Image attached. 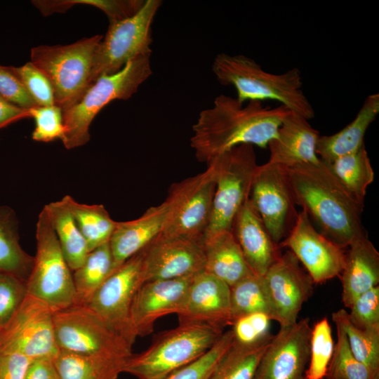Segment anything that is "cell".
I'll return each mask as SVG.
<instances>
[{
	"label": "cell",
	"instance_id": "obj_1",
	"mask_svg": "<svg viewBox=\"0 0 379 379\" xmlns=\"http://www.w3.org/2000/svg\"><path fill=\"white\" fill-rule=\"evenodd\" d=\"M244 103L221 94L211 107L200 112L190 138L199 161L208 164L241 145L267 147L290 112L283 105L270 107L260 101Z\"/></svg>",
	"mask_w": 379,
	"mask_h": 379
},
{
	"label": "cell",
	"instance_id": "obj_2",
	"mask_svg": "<svg viewBox=\"0 0 379 379\" xmlns=\"http://www.w3.org/2000/svg\"><path fill=\"white\" fill-rule=\"evenodd\" d=\"M296 205L320 228V232L342 248L366 235L361 223L364 204L340 182L320 159L285 168Z\"/></svg>",
	"mask_w": 379,
	"mask_h": 379
},
{
	"label": "cell",
	"instance_id": "obj_3",
	"mask_svg": "<svg viewBox=\"0 0 379 379\" xmlns=\"http://www.w3.org/2000/svg\"><path fill=\"white\" fill-rule=\"evenodd\" d=\"M212 71L219 83L235 88L241 102L274 100L308 120L315 116L302 91L301 73L296 67L274 74L264 70L252 58L222 53L215 58Z\"/></svg>",
	"mask_w": 379,
	"mask_h": 379
},
{
	"label": "cell",
	"instance_id": "obj_4",
	"mask_svg": "<svg viewBox=\"0 0 379 379\" xmlns=\"http://www.w3.org/2000/svg\"><path fill=\"white\" fill-rule=\"evenodd\" d=\"M223 330L196 323H179L160 333L141 353L128 359L124 372L138 379H162L204 354Z\"/></svg>",
	"mask_w": 379,
	"mask_h": 379
},
{
	"label": "cell",
	"instance_id": "obj_5",
	"mask_svg": "<svg viewBox=\"0 0 379 379\" xmlns=\"http://www.w3.org/2000/svg\"><path fill=\"white\" fill-rule=\"evenodd\" d=\"M150 55L138 56L119 72L98 78L80 100L62 111L64 147L72 149L88 142L89 128L100 111L114 100H128L152 74Z\"/></svg>",
	"mask_w": 379,
	"mask_h": 379
},
{
	"label": "cell",
	"instance_id": "obj_6",
	"mask_svg": "<svg viewBox=\"0 0 379 379\" xmlns=\"http://www.w3.org/2000/svg\"><path fill=\"white\" fill-rule=\"evenodd\" d=\"M102 38L97 34L68 45L32 48L30 62L49 79L55 105L62 111L76 104L91 86L95 54Z\"/></svg>",
	"mask_w": 379,
	"mask_h": 379
},
{
	"label": "cell",
	"instance_id": "obj_7",
	"mask_svg": "<svg viewBox=\"0 0 379 379\" xmlns=\"http://www.w3.org/2000/svg\"><path fill=\"white\" fill-rule=\"evenodd\" d=\"M36 250L26 281L27 294L46 303L53 312L76 303L72 270L69 267L46 208L36 225Z\"/></svg>",
	"mask_w": 379,
	"mask_h": 379
},
{
	"label": "cell",
	"instance_id": "obj_8",
	"mask_svg": "<svg viewBox=\"0 0 379 379\" xmlns=\"http://www.w3.org/2000/svg\"><path fill=\"white\" fill-rule=\"evenodd\" d=\"M53 325L59 350L126 358L133 354L132 345L87 305L54 312Z\"/></svg>",
	"mask_w": 379,
	"mask_h": 379
},
{
	"label": "cell",
	"instance_id": "obj_9",
	"mask_svg": "<svg viewBox=\"0 0 379 379\" xmlns=\"http://www.w3.org/2000/svg\"><path fill=\"white\" fill-rule=\"evenodd\" d=\"M161 4L160 0H145L133 15L109 21L95 54L91 85L102 76L119 72L138 56L151 55V27Z\"/></svg>",
	"mask_w": 379,
	"mask_h": 379
},
{
	"label": "cell",
	"instance_id": "obj_10",
	"mask_svg": "<svg viewBox=\"0 0 379 379\" xmlns=\"http://www.w3.org/2000/svg\"><path fill=\"white\" fill-rule=\"evenodd\" d=\"M215 159L217 163L216 185L211 215L204 236L232 232L237 214L249 198L253 175L258 166L251 145L237 146Z\"/></svg>",
	"mask_w": 379,
	"mask_h": 379
},
{
	"label": "cell",
	"instance_id": "obj_11",
	"mask_svg": "<svg viewBox=\"0 0 379 379\" xmlns=\"http://www.w3.org/2000/svg\"><path fill=\"white\" fill-rule=\"evenodd\" d=\"M196 175L171 185L166 200L169 213L162 234L203 239L208 228L216 185L217 163Z\"/></svg>",
	"mask_w": 379,
	"mask_h": 379
},
{
	"label": "cell",
	"instance_id": "obj_12",
	"mask_svg": "<svg viewBox=\"0 0 379 379\" xmlns=\"http://www.w3.org/2000/svg\"><path fill=\"white\" fill-rule=\"evenodd\" d=\"M54 312L28 294L8 324L0 331V350L19 353L30 360L54 358L57 346Z\"/></svg>",
	"mask_w": 379,
	"mask_h": 379
},
{
	"label": "cell",
	"instance_id": "obj_13",
	"mask_svg": "<svg viewBox=\"0 0 379 379\" xmlns=\"http://www.w3.org/2000/svg\"><path fill=\"white\" fill-rule=\"evenodd\" d=\"M249 201L273 241L279 245L289 233L298 215L286 168L267 162L258 165Z\"/></svg>",
	"mask_w": 379,
	"mask_h": 379
},
{
	"label": "cell",
	"instance_id": "obj_14",
	"mask_svg": "<svg viewBox=\"0 0 379 379\" xmlns=\"http://www.w3.org/2000/svg\"><path fill=\"white\" fill-rule=\"evenodd\" d=\"M143 283L140 251L117 268L86 305L132 346L137 336L131 321V308Z\"/></svg>",
	"mask_w": 379,
	"mask_h": 379
},
{
	"label": "cell",
	"instance_id": "obj_15",
	"mask_svg": "<svg viewBox=\"0 0 379 379\" xmlns=\"http://www.w3.org/2000/svg\"><path fill=\"white\" fill-rule=\"evenodd\" d=\"M279 246L295 255L314 284L340 276L345 265L343 248L319 232L303 210Z\"/></svg>",
	"mask_w": 379,
	"mask_h": 379
},
{
	"label": "cell",
	"instance_id": "obj_16",
	"mask_svg": "<svg viewBox=\"0 0 379 379\" xmlns=\"http://www.w3.org/2000/svg\"><path fill=\"white\" fill-rule=\"evenodd\" d=\"M311 331L307 317L280 326L268 343L253 379H305Z\"/></svg>",
	"mask_w": 379,
	"mask_h": 379
},
{
	"label": "cell",
	"instance_id": "obj_17",
	"mask_svg": "<svg viewBox=\"0 0 379 379\" xmlns=\"http://www.w3.org/2000/svg\"><path fill=\"white\" fill-rule=\"evenodd\" d=\"M141 253L144 282L184 277L204 270L203 239L161 233Z\"/></svg>",
	"mask_w": 379,
	"mask_h": 379
},
{
	"label": "cell",
	"instance_id": "obj_18",
	"mask_svg": "<svg viewBox=\"0 0 379 379\" xmlns=\"http://www.w3.org/2000/svg\"><path fill=\"white\" fill-rule=\"evenodd\" d=\"M275 321L280 326L295 324L303 304L313 293L314 281L289 250L277 259L263 275Z\"/></svg>",
	"mask_w": 379,
	"mask_h": 379
},
{
	"label": "cell",
	"instance_id": "obj_19",
	"mask_svg": "<svg viewBox=\"0 0 379 379\" xmlns=\"http://www.w3.org/2000/svg\"><path fill=\"white\" fill-rule=\"evenodd\" d=\"M194 275L149 281L140 286L131 308V321L137 337L150 334L159 318L180 311Z\"/></svg>",
	"mask_w": 379,
	"mask_h": 379
},
{
	"label": "cell",
	"instance_id": "obj_20",
	"mask_svg": "<svg viewBox=\"0 0 379 379\" xmlns=\"http://www.w3.org/2000/svg\"><path fill=\"white\" fill-rule=\"evenodd\" d=\"M177 315L179 323L202 324L223 330L232 324L230 286L204 270L195 274Z\"/></svg>",
	"mask_w": 379,
	"mask_h": 379
},
{
	"label": "cell",
	"instance_id": "obj_21",
	"mask_svg": "<svg viewBox=\"0 0 379 379\" xmlns=\"http://www.w3.org/2000/svg\"><path fill=\"white\" fill-rule=\"evenodd\" d=\"M309 120L290 111L281 122L277 135L268 143V164L291 168L320 161L316 147L319 138Z\"/></svg>",
	"mask_w": 379,
	"mask_h": 379
},
{
	"label": "cell",
	"instance_id": "obj_22",
	"mask_svg": "<svg viewBox=\"0 0 379 379\" xmlns=\"http://www.w3.org/2000/svg\"><path fill=\"white\" fill-rule=\"evenodd\" d=\"M232 232L255 274L264 275L281 254V248L273 241L249 198L237 214Z\"/></svg>",
	"mask_w": 379,
	"mask_h": 379
},
{
	"label": "cell",
	"instance_id": "obj_23",
	"mask_svg": "<svg viewBox=\"0 0 379 379\" xmlns=\"http://www.w3.org/2000/svg\"><path fill=\"white\" fill-rule=\"evenodd\" d=\"M168 213L169 204L165 199L137 219L116 222L109 241L115 270L162 232Z\"/></svg>",
	"mask_w": 379,
	"mask_h": 379
},
{
	"label": "cell",
	"instance_id": "obj_24",
	"mask_svg": "<svg viewBox=\"0 0 379 379\" xmlns=\"http://www.w3.org/2000/svg\"><path fill=\"white\" fill-rule=\"evenodd\" d=\"M348 248L339 277L342 302L349 308L359 295L378 286L379 253L367 235L357 239Z\"/></svg>",
	"mask_w": 379,
	"mask_h": 379
},
{
	"label": "cell",
	"instance_id": "obj_25",
	"mask_svg": "<svg viewBox=\"0 0 379 379\" xmlns=\"http://www.w3.org/2000/svg\"><path fill=\"white\" fill-rule=\"evenodd\" d=\"M379 113V94L373 93L366 98L355 118L340 131L319 136L316 152L324 162L353 153L364 145V136L369 126Z\"/></svg>",
	"mask_w": 379,
	"mask_h": 379
},
{
	"label": "cell",
	"instance_id": "obj_26",
	"mask_svg": "<svg viewBox=\"0 0 379 379\" xmlns=\"http://www.w3.org/2000/svg\"><path fill=\"white\" fill-rule=\"evenodd\" d=\"M204 271L230 286L254 274L248 267L232 232L206 235L203 239Z\"/></svg>",
	"mask_w": 379,
	"mask_h": 379
},
{
	"label": "cell",
	"instance_id": "obj_27",
	"mask_svg": "<svg viewBox=\"0 0 379 379\" xmlns=\"http://www.w3.org/2000/svg\"><path fill=\"white\" fill-rule=\"evenodd\" d=\"M128 359L59 350L53 361L60 379H117Z\"/></svg>",
	"mask_w": 379,
	"mask_h": 379
},
{
	"label": "cell",
	"instance_id": "obj_28",
	"mask_svg": "<svg viewBox=\"0 0 379 379\" xmlns=\"http://www.w3.org/2000/svg\"><path fill=\"white\" fill-rule=\"evenodd\" d=\"M47 211L64 257L72 271L79 267L89 253L86 241L64 198L51 202Z\"/></svg>",
	"mask_w": 379,
	"mask_h": 379
},
{
	"label": "cell",
	"instance_id": "obj_29",
	"mask_svg": "<svg viewBox=\"0 0 379 379\" xmlns=\"http://www.w3.org/2000/svg\"><path fill=\"white\" fill-rule=\"evenodd\" d=\"M18 228L15 211L8 206H0V272L27 281L34 257L22 248Z\"/></svg>",
	"mask_w": 379,
	"mask_h": 379
},
{
	"label": "cell",
	"instance_id": "obj_30",
	"mask_svg": "<svg viewBox=\"0 0 379 379\" xmlns=\"http://www.w3.org/2000/svg\"><path fill=\"white\" fill-rule=\"evenodd\" d=\"M115 270L109 242L91 251L81 265L73 271L75 304L86 305Z\"/></svg>",
	"mask_w": 379,
	"mask_h": 379
},
{
	"label": "cell",
	"instance_id": "obj_31",
	"mask_svg": "<svg viewBox=\"0 0 379 379\" xmlns=\"http://www.w3.org/2000/svg\"><path fill=\"white\" fill-rule=\"evenodd\" d=\"M326 164L343 186L364 204L367 188L374 180V171L365 145L353 153Z\"/></svg>",
	"mask_w": 379,
	"mask_h": 379
},
{
	"label": "cell",
	"instance_id": "obj_32",
	"mask_svg": "<svg viewBox=\"0 0 379 379\" xmlns=\"http://www.w3.org/2000/svg\"><path fill=\"white\" fill-rule=\"evenodd\" d=\"M63 198L86 241L89 252L109 242L117 221L110 217L103 205L79 203L69 195Z\"/></svg>",
	"mask_w": 379,
	"mask_h": 379
},
{
	"label": "cell",
	"instance_id": "obj_33",
	"mask_svg": "<svg viewBox=\"0 0 379 379\" xmlns=\"http://www.w3.org/2000/svg\"><path fill=\"white\" fill-rule=\"evenodd\" d=\"M332 321L345 331L351 352L367 369L370 379L379 378V328L360 329L345 309L332 313Z\"/></svg>",
	"mask_w": 379,
	"mask_h": 379
},
{
	"label": "cell",
	"instance_id": "obj_34",
	"mask_svg": "<svg viewBox=\"0 0 379 379\" xmlns=\"http://www.w3.org/2000/svg\"><path fill=\"white\" fill-rule=\"evenodd\" d=\"M230 300L232 324L239 317L253 313L266 314L275 321L263 275L252 274L230 286Z\"/></svg>",
	"mask_w": 379,
	"mask_h": 379
},
{
	"label": "cell",
	"instance_id": "obj_35",
	"mask_svg": "<svg viewBox=\"0 0 379 379\" xmlns=\"http://www.w3.org/2000/svg\"><path fill=\"white\" fill-rule=\"evenodd\" d=\"M270 341L258 345H244L233 340L232 346L218 362L208 379H253Z\"/></svg>",
	"mask_w": 379,
	"mask_h": 379
},
{
	"label": "cell",
	"instance_id": "obj_36",
	"mask_svg": "<svg viewBox=\"0 0 379 379\" xmlns=\"http://www.w3.org/2000/svg\"><path fill=\"white\" fill-rule=\"evenodd\" d=\"M334 341L327 317L317 321L312 327L308 368L305 379H323L331 360Z\"/></svg>",
	"mask_w": 379,
	"mask_h": 379
},
{
	"label": "cell",
	"instance_id": "obj_37",
	"mask_svg": "<svg viewBox=\"0 0 379 379\" xmlns=\"http://www.w3.org/2000/svg\"><path fill=\"white\" fill-rule=\"evenodd\" d=\"M337 341L326 377L327 379H370L366 368L350 350L344 329L335 323Z\"/></svg>",
	"mask_w": 379,
	"mask_h": 379
},
{
	"label": "cell",
	"instance_id": "obj_38",
	"mask_svg": "<svg viewBox=\"0 0 379 379\" xmlns=\"http://www.w3.org/2000/svg\"><path fill=\"white\" fill-rule=\"evenodd\" d=\"M233 343L232 330L223 332L204 354L162 379H208L214 368Z\"/></svg>",
	"mask_w": 379,
	"mask_h": 379
},
{
	"label": "cell",
	"instance_id": "obj_39",
	"mask_svg": "<svg viewBox=\"0 0 379 379\" xmlns=\"http://www.w3.org/2000/svg\"><path fill=\"white\" fill-rule=\"evenodd\" d=\"M144 3V0H53L51 8L53 13H65L75 5H89L101 10L107 15L109 21H112L133 15Z\"/></svg>",
	"mask_w": 379,
	"mask_h": 379
},
{
	"label": "cell",
	"instance_id": "obj_40",
	"mask_svg": "<svg viewBox=\"0 0 379 379\" xmlns=\"http://www.w3.org/2000/svg\"><path fill=\"white\" fill-rule=\"evenodd\" d=\"M271 321L272 319L264 313H253L236 319L231 325L234 342L254 345L270 340L272 337Z\"/></svg>",
	"mask_w": 379,
	"mask_h": 379
},
{
	"label": "cell",
	"instance_id": "obj_41",
	"mask_svg": "<svg viewBox=\"0 0 379 379\" xmlns=\"http://www.w3.org/2000/svg\"><path fill=\"white\" fill-rule=\"evenodd\" d=\"M29 117L35 123L32 133V140L37 142H49L60 139L65 134L62 109L53 105L35 106L28 109Z\"/></svg>",
	"mask_w": 379,
	"mask_h": 379
},
{
	"label": "cell",
	"instance_id": "obj_42",
	"mask_svg": "<svg viewBox=\"0 0 379 379\" xmlns=\"http://www.w3.org/2000/svg\"><path fill=\"white\" fill-rule=\"evenodd\" d=\"M37 106L55 105L54 92L47 77L30 61L20 67L10 66Z\"/></svg>",
	"mask_w": 379,
	"mask_h": 379
},
{
	"label": "cell",
	"instance_id": "obj_43",
	"mask_svg": "<svg viewBox=\"0 0 379 379\" xmlns=\"http://www.w3.org/2000/svg\"><path fill=\"white\" fill-rule=\"evenodd\" d=\"M26 295V281L0 272V331L11 321Z\"/></svg>",
	"mask_w": 379,
	"mask_h": 379
},
{
	"label": "cell",
	"instance_id": "obj_44",
	"mask_svg": "<svg viewBox=\"0 0 379 379\" xmlns=\"http://www.w3.org/2000/svg\"><path fill=\"white\" fill-rule=\"evenodd\" d=\"M351 323L360 329L379 328V286L359 295L349 307Z\"/></svg>",
	"mask_w": 379,
	"mask_h": 379
},
{
	"label": "cell",
	"instance_id": "obj_45",
	"mask_svg": "<svg viewBox=\"0 0 379 379\" xmlns=\"http://www.w3.org/2000/svg\"><path fill=\"white\" fill-rule=\"evenodd\" d=\"M0 96L5 100L24 109L37 106L28 94L10 66L0 65Z\"/></svg>",
	"mask_w": 379,
	"mask_h": 379
},
{
	"label": "cell",
	"instance_id": "obj_46",
	"mask_svg": "<svg viewBox=\"0 0 379 379\" xmlns=\"http://www.w3.org/2000/svg\"><path fill=\"white\" fill-rule=\"evenodd\" d=\"M30 361L19 353L0 350V379H25Z\"/></svg>",
	"mask_w": 379,
	"mask_h": 379
},
{
	"label": "cell",
	"instance_id": "obj_47",
	"mask_svg": "<svg viewBox=\"0 0 379 379\" xmlns=\"http://www.w3.org/2000/svg\"><path fill=\"white\" fill-rule=\"evenodd\" d=\"M54 358H40L30 361L25 379H60Z\"/></svg>",
	"mask_w": 379,
	"mask_h": 379
},
{
	"label": "cell",
	"instance_id": "obj_48",
	"mask_svg": "<svg viewBox=\"0 0 379 379\" xmlns=\"http://www.w3.org/2000/svg\"><path fill=\"white\" fill-rule=\"evenodd\" d=\"M25 118H29L28 109L11 104L0 96V129Z\"/></svg>",
	"mask_w": 379,
	"mask_h": 379
},
{
	"label": "cell",
	"instance_id": "obj_49",
	"mask_svg": "<svg viewBox=\"0 0 379 379\" xmlns=\"http://www.w3.org/2000/svg\"><path fill=\"white\" fill-rule=\"evenodd\" d=\"M378 379H379V378H378Z\"/></svg>",
	"mask_w": 379,
	"mask_h": 379
}]
</instances>
